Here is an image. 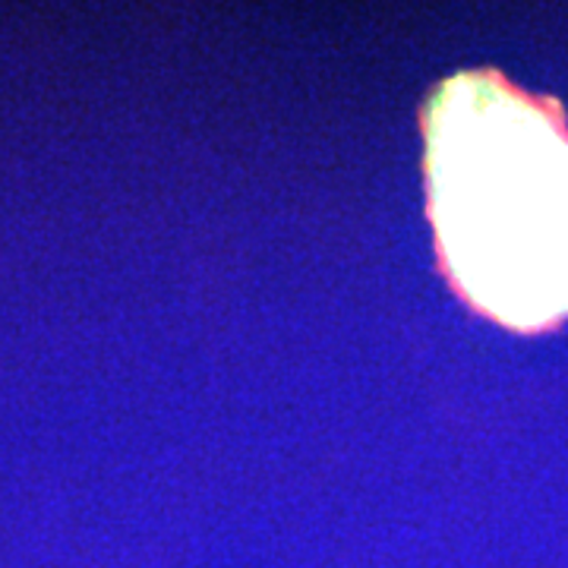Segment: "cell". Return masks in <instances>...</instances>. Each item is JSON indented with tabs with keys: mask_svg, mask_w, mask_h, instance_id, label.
<instances>
[{
	"mask_svg": "<svg viewBox=\"0 0 568 568\" xmlns=\"http://www.w3.org/2000/svg\"><path fill=\"white\" fill-rule=\"evenodd\" d=\"M429 212L448 278L518 332L568 316V130L559 104L462 73L424 114Z\"/></svg>",
	"mask_w": 568,
	"mask_h": 568,
	"instance_id": "1",
	"label": "cell"
}]
</instances>
